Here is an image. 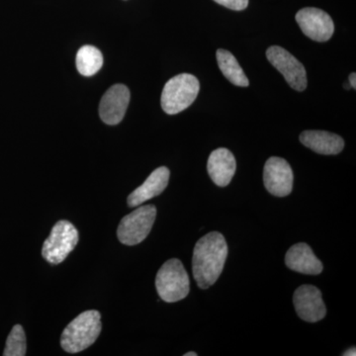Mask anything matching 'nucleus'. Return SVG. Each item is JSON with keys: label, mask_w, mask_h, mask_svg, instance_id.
<instances>
[{"label": "nucleus", "mask_w": 356, "mask_h": 356, "mask_svg": "<svg viewBox=\"0 0 356 356\" xmlns=\"http://www.w3.org/2000/svg\"><path fill=\"white\" fill-rule=\"evenodd\" d=\"M103 65L102 51L93 46H83L76 55V69L84 76H95Z\"/></svg>", "instance_id": "17"}, {"label": "nucleus", "mask_w": 356, "mask_h": 356, "mask_svg": "<svg viewBox=\"0 0 356 356\" xmlns=\"http://www.w3.org/2000/svg\"><path fill=\"white\" fill-rule=\"evenodd\" d=\"M296 21L302 32L316 42H327L334 32V24L331 16L324 10L314 7H306L296 14Z\"/></svg>", "instance_id": "9"}, {"label": "nucleus", "mask_w": 356, "mask_h": 356, "mask_svg": "<svg viewBox=\"0 0 356 356\" xmlns=\"http://www.w3.org/2000/svg\"><path fill=\"white\" fill-rule=\"evenodd\" d=\"M79 232L67 220L58 221L44 241L42 255L51 264H62L79 243Z\"/></svg>", "instance_id": "5"}, {"label": "nucleus", "mask_w": 356, "mask_h": 356, "mask_svg": "<svg viewBox=\"0 0 356 356\" xmlns=\"http://www.w3.org/2000/svg\"><path fill=\"white\" fill-rule=\"evenodd\" d=\"M293 303L297 315L305 322L317 323L327 315L322 293L313 285H302L296 289Z\"/></svg>", "instance_id": "10"}, {"label": "nucleus", "mask_w": 356, "mask_h": 356, "mask_svg": "<svg viewBox=\"0 0 356 356\" xmlns=\"http://www.w3.org/2000/svg\"><path fill=\"white\" fill-rule=\"evenodd\" d=\"M200 83L197 77L191 74H181L170 79L161 93V108L166 114L175 115L195 102Z\"/></svg>", "instance_id": "3"}, {"label": "nucleus", "mask_w": 356, "mask_h": 356, "mask_svg": "<svg viewBox=\"0 0 356 356\" xmlns=\"http://www.w3.org/2000/svg\"><path fill=\"white\" fill-rule=\"evenodd\" d=\"M130 103V90L124 84H115L103 95L100 102L99 115L107 125L120 123Z\"/></svg>", "instance_id": "11"}, {"label": "nucleus", "mask_w": 356, "mask_h": 356, "mask_svg": "<svg viewBox=\"0 0 356 356\" xmlns=\"http://www.w3.org/2000/svg\"><path fill=\"white\" fill-rule=\"evenodd\" d=\"M102 329L99 312H83L67 325L60 337V346L67 353H81L95 343Z\"/></svg>", "instance_id": "2"}, {"label": "nucleus", "mask_w": 356, "mask_h": 356, "mask_svg": "<svg viewBox=\"0 0 356 356\" xmlns=\"http://www.w3.org/2000/svg\"><path fill=\"white\" fill-rule=\"evenodd\" d=\"M292 168L284 159L273 156L267 159L264 170V182L266 191L277 197L289 195L293 189Z\"/></svg>", "instance_id": "8"}, {"label": "nucleus", "mask_w": 356, "mask_h": 356, "mask_svg": "<svg viewBox=\"0 0 356 356\" xmlns=\"http://www.w3.org/2000/svg\"><path fill=\"white\" fill-rule=\"evenodd\" d=\"M184 356H197V353L191 351V353H185Z\"/></svg>", "instance_id": "22"}, {"label": "nucleus", "mask_w": 356, "mask_h": 356, "mask_svg": "<svg viewBox=\"0 0 356 356\" xmlns=\"http://www.w3.org/2000/svg\"><path fill=\"white\" fill-rule=\"evenodd\" d=\"M170 170L165 166H161L154 170L147 178L146 181L129 195V207H138L140 204L163 193L170 181Z\"/></svg>", "instance_id": "12"}, {"label": "nucleus", "mask_w": 356, "mask_h": 356, "mask_svg": "<svg viewBox=\"0 0 356 356\" xmlns=\"http://www.w3.org/2000/svg\"><path fill=\"white\" fill-rule=\"evenodd\" d=\"M228 257V245L221 233L212 232L196 243L192 257L193 277L200 289L212 286L221 275Z\"/></svg>", "instance_id": "1"}, {"label": "nucleus", "mask_w": 356, "mask_h": 356, "mask_svg": "<svg viewBox=\"0 0 356 356\" xmlns=\"http://www.w3.org/2000/svg\"><path fill=\"white\" fill-rule=\"evenodd\" d=\"M220 6L227 7L232 10H245L248 6V0H214Z\"/></svg>", "instance_id": "19"}, {"label": "nucleus", "mask_w": 356, "mask_h": 356, "mask_svg": "<svg viewBox=\"0 0 356 356\" xmlns=\"http://www.w3.org/2000/svg\"><path fill=\"white\" fill-rule=\"evenodd\" d=\"M26 336L22 325H14L10 334L7 337L4 356H24L26 355Z\"/></svg>", "instance_id": "18"}, {"label": "nucleus", "mask_w": 356, "mask_h": 356, "mask_svg": "<svg viewBox=\"0 0 356 356\" xmlns=\"http://www.w3.org/2000/svg\"><path fill=\"white\" fill-rule=\"evenodd\" d=\"M217 62L222 74L234 86L248 88L250 81L235 56L231 51L219 49L217 50Z\"/></svg>", "instance_id": "16"}, {"label": "nucleus", "mask_w": 356, "mask_h": 356, "mask_svg": "<svg viewBox=\"0 0 356 356\" xmlns=\"http://www.w3.org/2000/svg\"><path fill=\"white\" fill-rule=\"evenodd\" d=\"M300 142L315 153L325 156L339 154L344 147L343 138L327 131H304L300 135Z\"/></svg>", "instance_id": "15"}, {"label": "nucleus", "mask_w": 356, "mask_h": 356, "mask_svg": "<svg viewBox=\"0 0 356 356\" xmlns=\"http://www.w3.org/2000/svg\"><path fill=\"white\" fill-rule=\"evenodd\" d=\"M269 63L284 76L287 83L297 91L307 88L305 67L289 51L278 46H273L266 51Z\"/></svg>", "instance_id": "7"}, {"label": "nucleus", "mask_w": 356, "mask_h": 356, "mask_svg": "<svg viewBox=\"0 0 356 356\" xmlns=\"http://www.w3.org/2000/svg\"><path fill=\"white\" fill-rule=\"evenodd\" d=\"M350 88H356V74L355 72L350 74Z\"/></svg>", "instance_id": "20"}, {"label": "nucleus", "mask_w": 356, "mask_h": 356, "mask_svg": "<svg viewBox=\"0 0 356 356\" xmlns=\"http://www.w3.org/2000/svg\"><path fill=\"white\" fill-rule=\"evenodd\" d=\"M236 168L235 156L231 151L225 147L215 149L208 159V173L211 179L218 186H228L235 175Z\"/></svg>", "instance_id": "13"}, {"label": "nucleus", "mask_w": 356, "mask_h": 356, "mask_svg": "<svg viewBox=\"0 0 356 356\" xmlns=\"http://www.w3.org/2000/svg\"><path fill=\"white\" fill-rule=\"evenodd\" d=\"M344 356H355L356 355V350L355 348H350V350L344 351L343 353Z\"/></svg>", "instance_id": "21"}, {"label": "nucleus", "mask_w": 356, "mask_h": 356, "mask_svg": "<svg viewBox=\"0 0 356 356\" xmlns=\"http://www.w3.org/2000/svg\"><path fill=\"white\" fill-rule=\"evenodd\" d=\"M159 296L166 303H175L184 299L191 291V281L184 264L177 259L165 262L156 277Z\"/></svg>", "instance_id": "4"}, {"label": "nucleus", "mask_w": 356, "mask_h": 356, "mask_svg": "<svg viewBox=\"0 0 356 356\" xmlns=\"http://www.w3.org/2000/svg\"><path fill=\"white\" fill-rule=\"evenodd\" d=\"M156 208L154 205L140 206L121 220L117 229L119 241L126 245L142 243L151 233L156 221Z\"/></svg>", "instance_id": "6"}, {"label": "nucleus", "mask_w": 356, "mask_h": 356, "mask_svg": "<svg viewBox=\"0 0 356 356\" xmlns=\"http://www.w3.org/2000/svg\"><path fill=\"white\" fill-rule=\"evenodd\" d=\"M285 264L291 270L308 275H318L324 268L310 245L305 243H296L288 250Z\"/></svg>", "instance_id": "14"}]
</instances>
